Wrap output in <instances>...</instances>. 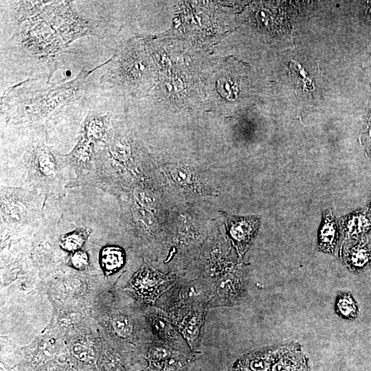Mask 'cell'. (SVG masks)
Here are the masks:
<instances>
[{
    "label": "cell",
    "instance_id": "obj_1",
    "mask_svg": "<svg viewBox=\"0 0 371 371\" xmlns=\"http://www.w3.org/2000/svg\"><path fill=\"white\" fill-rule=\"evenodd\" d=\"M78 78L73 82L64 85H58L56 87H49L43 89L41 91L39 89L36 91H21L16 87L18 91L12 88L8 91L5 97L12 98H6L7 104L10 108L22 109L30 113L38 114V112L54 111L56 108H63L69 102L74 99L77 92L80 91V86L76 85Z\"/></svg>",
    "mask_w": 371,
    "mask_h": 371
},
{
    "label": "cell",
    "instance_id": "obj_2",
    "mask_svg": "<svg viewBox=\"0 0 371 371\" xmlns=\"http://www.w3.org/2000/svg\"><path fill=\"white\" fill-rule=\"evenodd\" d=\"M341 258L346 267L352 272H360L371 264V238L367 235L347 239L343 245Z\"/></svg>",
    "mask_w": 371,
    "mask_h": 371
},
{
    "label": "cell",
    "instance_id": "obj_3",
    "mask_svg": "<svg viewBox=\"0 0 371 371\" xmlns=\"http://www.w3.org/2000/svg\"><path fill=\"white\" fill-rule=\"evenodd\" d=\"M340 235V225L333 210L330 208L324 209L317 232V249L323 253L333 254Z\"/></svg>",
    "mask_w": 371,
    "mask_h": 371
},
{
    "label": "cell",
    "instance_id": "obj_4",
    "mask_svg": "<svg viewBox=\"0 0 371 371\" xmlns=\"http://www.w3.org/2000/svg\"><path fill=\"white\" fill-rule=\"evenodd\" d=\"M339 225L347 239L364 236L371 232V215L366 209H358L342 216Z\"/></svg>",
    "mask_w": 371,
    "mask_h": 371
},
{
    "label": "cell",
    "instance_id": "obj_5",
    "mask_svg": "<svg viewBox=\"0 0 371 371\" xmlns=\"http://www.w3.org/2000/svg\"><path fill=\"white\" fill-rule=\"evenodd\" d=\"M260 218L256 216L232 217L229 220V232L240 248H245L256 234Z\"/></svg>",
    "mask_w": 371,
    "mask_h": 371
},
{
    "label": "cell",
    "instance_id": "obj_6",
    "mask_svg": "<svg viewBox=\"0 0 371 371\" xmlns=\"http://www.w3.org/2000/svg\"><path fill=\"white\" fill-rule=\"evenodd\" d=\"M161 282L156 274L149 270L142 271L133 280V286L142 297L151 299L157 294Z\"/></svg>",
    "mask_w": 371,
    "mask_h": 371
},
{
    "label": "cell",
    "instance_id": "obj_7",
    "mask_svg": "<svg viewBox=\"0 0 371 371\" xmlns=\"http://www.w3.org/2000/svg\"><path fill=\"white\" fill-rule=\"evenodd\" d=\"M336 313L343 319L353 320L358 317V306L352 295L348 291L338 292L335 305Z\"/></svg>",
    "mask_w": 371,
    "mask_h": 371
},
{
    "label": "cell",
    "instance_id": "obj_8",
    "mask_svg": "<svg viewBox=\"0 0 371 371\" xmlns=\"http://www.w3.org/2000/svg\"><path fill=\"white\" fill-rule=\"evenodd\" d=\"M124 253L119 247H106L101 251V266L106 273H111L119 269L124 264Z\"/></svg>",
    "mask_w": 371,
    "mask_h": 371
},
{
    "label": "cell",
    "instance_id": "obj_9",
    "mask_svg": "<svg viewBox=\"0 0 371 371\" xmlns=\"http://www.w3.org/2000/svg\"><path fill=\"white\" fill-rule=\"evenodd\" d=\"M88 229H78L64 236L60 240V246L69 251H78L84 244L89 235Z\"/></svg>",
    "mask_w": 371,
    "mask_h": 371
},
{
    "label": "cell",
    "instance_id": "obj_10",
    "mask_svg": "<svg viewBox=\"0 0 371 371\" xmlns=\"http://www.w3.org/2000/svg\"><path fill=\"white\" fill-rule=\"evenodd\" d=\"M104 126L100 118L93 117L88 119L85 125V133L89 141H97L102 138Z\"/></svg>",
    "mask_w": 371,
    "mask_h": 371
},
{
    "label": "cell",
    "instance_id": "obj_11",
    "mask_svg": "<svg viewBox=\"0 0 371 371\" xmlns=\"http://www.w3.org/2000/svg\"><path fill=\"white\" fill-rule=\"evenodd\" d=\"M115 333L120 337H126L133 331V324L131 319L123 315L115 316L112 321Z\"/></svg>",
    "mask_w": 371,
    "mask_h": 371
},
{
    "label": "cell",
    "instance_id": "obj_12",
    "mask_svg": "<svg viewBox=\"0 0 371 371\" xmlns=\"http://www.w3.org/2000/svg\"><path fill=\"white\" fill-rule=\"evenodd\" d=\"M37 164L40 171L45 175H52L55 170L53 156L45 150H41L37 156Z\"/></svg>",
    "mask_w": 371,
    "mask_h": 371
},
{
    "label": "cell",
    "instance_id": "obj_13",
    "mask_svg": "<svg viewBox=\"0 0 371 371\" xmlns=\"http://www.w3.org/2000/svg\"><path fill=\"white\" fill-rule=\"evenodd\" d=\"M111 155L118 161H125L129 157V148L127 144L120 138H114L110 144Z\"/></svg>",
    "mask_w": 371,
    "mask_h": 371
},
{
    "label": "cell",
    "instance_id": "obj_14",
    "mask_svg": "<svg viewBox=\"0 0 371 371\" xmlns=\"http://www.w3.org/2000/svg\"><path fill=\"white\" fill-rule=\"evenodd\" d=\"M85 141L80 142L72 153L74 158L83 164L90 161L92 153L91 145Z\"/></svg>",
    "mask_w": 371,
    "mask_h": 371
},
{
    "label": "cell",
    "instance_id": "obj_15",
    "mask_svg": "<svg viewBox=\"0 0 371 371\" xmlns=\"http://www.w3.org/2000/svg\"><path fill=\"white\" fill-rule=\"evenodd\" d=\"M71 265L77 269H84L89 265V257L87 254L82 250L74 251L70 258Z\"/></svg>",
    "mask_w": 371,
    "mask_h": 371
},
{
    "label": "cell",
    "instance_id": "obj_16",
    "mask_svg": "<svg viewBox=\"0 0 371 371\" xmlns=\"http://www.w3.org/2000/svg\"><path fill=\"white\" fill-rule=\"evenodd\" d=\"M71 352L76 358L82 361H88L93 356L91 349L82 344H75L72 347Z\"/></svg>",
    "mask_w": 371,
    "mask_h": 371
},
{
    "label": "cell",
    "instance_id": "obj_17",
    "mask_svg": "<svg viewBox=\"0 0 371 371\" xmlns=\"http://www.w3.org/2000/svg\"><path fill=\"white\" fill-rule=\"evenodd\" d=\"M135 197L143 205L150 207L154 205V199L147 192L143 190H135Z\"/></svg>",
    "mask_w": 371,
    "mask_h": 371
},
{
    "label": "cell",
    "instance_id": "obj_18",
    "mask_svg": "<svg viewBox=\"0 0 371 371\" xmlns=\"http://www.w3.org/2000/svg\"><path fill=\"white\" fill-rule=\"evenodd\" d=\"M199 326V321L196 317H192V319L188 322L185 327L184 333L187 337L194 338L197 333Z\"/></svg>",
    "mask_w": 371,
    "mask_h": 371
},
{
    "label": "cell",
    "instance_id": "obj_19",
    "mask_svg": "<svg viewBox=\"0 0 371 371\" xmlns=\"http://www.w3.org/2000/svg\"><path fill=\"white\" fill-rule=\"evenodd\" d=\"M172 175L175 181L181 183H186L189 181V175L188 172L181 168H177L172 170Z\"/></svg>",
    "mask_w": 371,
    "mask_h": 371
},
{
    "label": "cell",
    "instance_id": "obj_20",
    "mask_svg": "<svg viewBox=\"0 0 371 371\" xmlns=\"http://www.w3.org/2000/svg\"><path fill=\"white\" fill-rule=\"evenodd\" d=\"M269 371H272L271 370V366L270 367ZM295 371H311L310 366H309V363H308V359H306L304 360V363H302V365Z\"/></svg>",
    "mask_w": 371,
    "mask_h": 371
},
{
    "label": "cell",
    "instance_id": "obj_21",
    "mask_svg": "<svg viewBox=\"0 0 371 371\" xmlns=\"http://www.w3.org/2000/svg\"><path fill=\"white\" fill-rule=\"evenodd\" d=\"M366 210H368L369 214L371 215V198H370V201H369V203L368 204Z\"/></svg>",
    "mask_w": 371,
    "mask_h": 371
},
{
    "label": "cell",
    "instance_id": "obj_22",
    "mask_svg": "<svg viewBox=\"0 0 371 371\" xmlns=\"http://www.w3.org/2000/svg\"><path fill=\"white\" fill-rule=\"evenodd\" d=\"M368 136L370 138H371V122H370V124L369 126V128H368Z\"/></svg>",
    "mask_w": 371,
    "mask_h": 371
}]
</instances>
